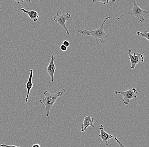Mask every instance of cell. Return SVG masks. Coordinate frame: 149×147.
<instances>
[{
	"mask_svg": "<svg viewBox=\"0 0 149 147\" xmlns=\"http://www.w3.org/2000/svg\"><path fill=\"white\" fill-rule=\"evenodd\" d=\"M95 121L94 118H92L90 115L86 116L84 118L83 123L81 126V132H84L86 130L87 128L89 126L92 127H95Z\"/></svg>",
	"mask_w": 149,
	"mask_h": 147,
	"instance_id": "9",
	"label": "cell"
},
{
	"mask_svg": "<svg viewBox=\"0 0 149 147\" xmlns=\"http://www.w3.org/2000/svg\"><path fill=\"white\" fill-rule=\"evenodd\" d=\"M55 54H53L51 55V60L48 67H47V70L48 75L51 77V82L54 81V75L55 71L56 69V67L55 65L54 60Z\"/></svg>",
	"mask_w": 149,
	"mask_h": 147,
	"instance_id": "8",
	"label": "cell"
},
{
	"mask_svg": "<svg viewBox=\"0 0 149 147\" xmlns=\"http://www.w3.org/2000/svg\"><path fill=\"white\" fill-rule=\"evenodd\" d=\"M110 18V17H107L103 20L101 26L94 30H88L86 29H79L78 32L80 34H85L88 36H92L95 39L96 42L98 45L99 43L103 44L106 43L109 40V34H106L103 29V26L107 20Z\"/></svg>",
	"mask_w": 149,
	"mask_h": 147,
	"instance_id": "1",
	"label": "cell"
},
{
	"mask_svg": "<svg viewBox=\"0 0 149 147\" xmlns=\"http://www.w3.org/2000/svg\"><path fill=\"white\" fill-rule=\"evenodd\" d=\"M1 8H0V11H1Z\"/></svg>",
	"mask_w": 149,
	"mask_h": 147,
	"instance_id": "19",
	"label": "cell"
},
{
	"mask_svg": "<svg viewBox=\"0 0 149 147\" xmlns=\"http://www.w3.org/2000/svg\"><path fill=\"white\" fill-rule=\"evenodd\" d=\"M147 51H148V49H147L146 51H144V52H142L137 54H136L134 53V54L132 55L131 54L132 50L131 49H129L128 50L129 59L130 60V63H131V67H130L131 69L132 70L134 69L138 63H140V62L143 63L144 62V56H143V54L146 53Z\"/></svg>",
	"mask_w": 149,
	"mask_h": 147,
	"instance_id": "5",
	"label": "cell"
},
{
	"mask_svg": "<svg viewBox=\"0 0 149 147\" xmlns=\"http://www.w3.org/2000/svg\"><path fill=\"white\" fill-rule=\"evenodd\" d=\"M93 2L94 3L97 2H101L104 5H105V4L108 3L109 2H111L112 3H114L116 2V1H114V0H102V1H94V0H93Z\"/></svg>",
	"mask_w": 149,
	"mask_h": 147,
	"instance_id": "13",
	"label": "cell"
},
{
	"mask_svg": "<svg viewBox=\"0 0 149 147\" xmlns=\"http://www.w3.org/2000/svg\"><path fill=\"white\" fill-rule=\"evenodd\" d=\"M1 147H21L17 146H9V145H5V144H1L0 145Z\"/></svg>",
	"mask_w": 149,
	"mask_h": 147,
	"instance_id": "17",
	"label": "cell"
},
{
	"mask_svg": "<svg viewBox=\"0 0 149 147\" xmlns=\"http://www.w3.org/2000/svg\"><path fill=\"white\" fill-rule=\"evenodd\" d=\"M33 76V70L31 69L30 70V75L29 76V79L27 82L26 84V87L27 89V95L26 98V103H27L28 99H29V95L31 90L33 87L32 78Z\"/></svg>",
	"mask_w": 149,
	"mask_h": 147,
	"instance_id": "10",
	"label": "cell"
},
{
	"mask_svg": "<svg viewBox=\"0 0 149 147\" xmlns=\"http://www.w3.org/2000/svg\"><path fill=\"white\" fill-rule=\"evenodd\" d=\"M60 49L61 50L63 51V52H65V51H67V49H68V47H66V46H65V45H61L60 46Z\"/></svg>",
	"mask_w": 149,
	"mask_h": 147,
	"instance_id": "16",
	"label": "cell"
},
{
	"mask_svg": "<svg viewBox=\"0 0 149 147\" xmlns=\"http://www.w3.org/2000/svg\"><path fill=\"white\" fill-rule=\"evenodd\" d=\"M63 45H65L66 47H69L70 45V43L68 41V40H65L63 42Z\"/></svg>",
	"mask_w": 149,
	"mask_h": 147,
	"instance_id": "15",
	"label": "cell"
},
{
	"mask_svg": "<svg viewBox=\"0 0 149 147\" xmlns=\"http://www.w3.org/2000/svg\"><path fill=\"white\" fill-rule=\"evenodd\" d=\"M136 90L134 88H130L126 91H123L120 90H116L114 93L116 95L120 94L123 96L122 101L125 105H127L129 104L130 100L137 97L136 94L137 93Z\"/></svg>",
	"mask_w": 149,
	"mask_h": 147,
	"instance_id": "4",
	"label": "cell"
},
{
	"mask_svg": "<svg viewBox=\"0 0 149 147\" xmlns=\"http://www.w3.org/2000/svg\"><path fill=\"white\" fill-rule=\"evenodd\" d=\"M149 13V10H142L141 8H140L139 6L137 5L136 1H134L133 3L132 10L127 13L122 15L121 16L118 17L117 19L118 20H120L123 17L126 15H131L138 18L141 23H143L144 20V17L146 15H148Z\"/></svg>",
	"mask_w": 149,
	"mask_h": 147,
	"instance_id": "3",
	"label": "cell"
},
{
	"mask_svg": "<svg viewBox=\"0 0 149 147\" xmlns=\"http://www.w3.org/2000/svg\"><path fill=\"white\" fill-rule=\"evenodd\" d=\"M114 140L116 141V142L119 144V146H120V147H125V146H124L123 144L119 140H118V139L117 138V137H115L114 138Z\"/></svg>",
	"mask_w": 149,
	"mask_h": 147,
	"instance_id": "14",
	"label": "cell"
},
{
	"mask_svg": "<svg viewBox=\"0 0 149 147\" xmlns=\"http://www.w3.org/2000/svg\"><path fill=\"white\" fill-rule=\"evenodd\" d=\"M32 147H40V145H39V144H35L33 145Z\"/></svg>",
	"mask_w": 149,
	"mask_h": 147,
	"instance_id": "18",
	"label": "cell"
},
{
	"mask_svg": "<svg viewBox=\"0 0 149 147\" xmlns=\"http://www.w3.org/2000/svg\"><path fill=\"white\" fill-rule=\"evenodd\" d=\"M99 128L100 130V134L98 136L102 139V142L105 143L107 146L111 145V144H109V140L113 138V136L108 134L104 131V128L102 125H100Z\"/></svg>",
	"mask_w": 149,
	"mask_h": 147,
	"instance_id": "7",
	"label": "cell"
},
{
	"mask_svg": "<svg viewBox=\"0 0 149 147\" xmlns=\"http://www.w3.org/2000/svg\"></svg>",
	"mask_w": 149,
	"mask_h": 147,
	"instance_id": "20",
	"label": "cell"
},
{
	"mask_svg": "<svg viewBox=\"0 0 149 147\" xmlns=\"http://www.w3.org/2000/svg\"><path fill=\"white\" fill-rule=\"evenodd\" d=\"M136 34L138 36H140V37H143V38L147 39L148 41H149V33L148 31H145L143 33L139 31H137L136 32Z\"/></svg>",
	"mask_w": 149,
	"mask_h": 147,
	"instance_id": "12",
	"label": "cell"
},
{
	"mask_svg": "<svg viewBox=\"0 0 149 147\" xmlns=\"http://www.w3.org/2000/svg\"><path fill=\"white\" fill-rule=\"evenodd\" d=\"M71 15L68 13H66L62 15H59L58 13L56 14L53 17V19L58 24L59 26L62 27L63 29L66 31L67 34H69L70 33L68 30L66 26V21L69 20L70 18Z\"/></svg>",
	"mask_w": 149,
	"mask_h": 147,
	"instance_id": "6",
	"label": "cell"
},
{
	"mask_svg": "<svg viewBox=\"0 0 149 147\" xmlns=\"http://www.w3.org/2000/svg\"><path fill=\"white\" fill-rule=\"evenodd\" d=\"M20 9L22 10L23 12L26 13L29 15L30 18L31 19V20L34 22H36L38 20V19L39 18V15H38V13L36 11H28L26 10L23 8L22 6H20Z\"/></svg>",
	"mask_w": 149,
	"mask_h": 147,
	"instance_id": "11",
	"label": "cell"
},
{
	"mask_svg": "<svg viewBox=\"0 0 149 147\" xmlns=\"http://www.w3.org/2000/svg\"><path fill=\"white\" fill-rule=\"evenodd\" d=\"M65 89H63L56 93H50L47 91H45L44 95L45 97L43 99L39 100V103L44 105L45 107V112L47 117H48L50 114V110L54 104L56 103L58 97L61 96L65 93Z\"/></svg>",
	"mask_w": 149,
	"mask_h": 147,
	"instance_id": "2",
	"label": "cell"
}]
</instances>
